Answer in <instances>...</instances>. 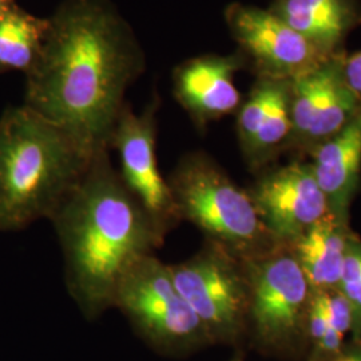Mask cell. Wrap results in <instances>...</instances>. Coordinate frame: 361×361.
Listing matches in <instances>:
<instances>
[{"mask_svg": "<svg viewBox=\"0 0 361 361\" xmlns=\"http://www.w3.org/2000/svg\"><path fill=\"white\" fill-rule=\"evenodd\" d=\"M344 78L349 89L361 104V50L350 56H345Z\"/></svg>", "mask_w": 361, "mask_h": 361, "instance_id": "obj_19", "label": "cell"}, {"mask_svg": "<svg viewBox=\"0 0 361 361\" xmlns=\"http://www.w3.org/2000/svg\"><path fill=\"white\" fill-rule=\"evenodd\" d=\"M245 66V58L237 51L200 55L173 70V95L198 129L237 113L243 97L234 77Z\"/></svg>", "mask_w": 361, "mask_h": 361, "instance_id": "obj_12", "label": "cell"}, {"mask_svg": "<svg viewBox=\"0 0 361 361\" xmlns=\"http://www.w3.org/2000/svg\"><path fill=\"white\" fill-rule=\"evenodd\" d=\"M290 80L257 77L237 110V135L250 168L262 166L290 141Z\"/></svg>", "mask_w": 361, "mask_h": 361, "instance_id": "obj_13", "label": "cell"}, {"mask_svg": "<svg viewBox=\"0 0 361 361\" xmlns=\"http://www.w3.org/2000/svg\"><path fill=\"white\" fill-rule=\"evenodd\" d=\"M310 164L336 219L347 222L361 174V107L334 137L317 145Z\"/></svg>", "mask_w": 361, "mask_h": 361, "instance_id": "obj_14", "label": "cell"}, {"mask_svg": "<svg viewBox=\"0 0 361 361\" xmlns=\"http://www.w3.org/2000/svg\"><path fill=\"white\" fill-rule=\"evenodd\" d=\"M249 194L276 243L293 244L314 224L331 214L310 164H292L265 173Z\"/></svg>", "mask_w": 361, "mask_h": 361, "instance_id": "obj_11", "label": "cell"}, {"mask_svg": "<svg viewBox=\"0 0 361 361\" xmlns=\"http://www.w3.org/2000/svg\"><path fill=\"white\" fill-rule=\"evenodd\" d=\"M334 361H361V348L356 350H350L345 355H341L336 357Z\"/></svg>", "mask_w": 361, "mask_h": 361, "instance_id": "obj_20", "label": "cell"}, {"mask_svg": "<svg viewBox=\"0 0 361 361\" xmlns=\"http://www.w3.org/2000/svg\"><path fill=\"white\" fill-rule=\"evenodd\" d=\"M142 336L164 355H185L212 344L207 329L174 284L169 264L155 255L140 258L119 281L113 301Z\"/></svg>", "mask_w": 361, "mask_h": 361, "instance_id": "obj_5", "label": "cell"}, {"mask_svg": "<svg viewBox=\"0 0 361 361\" xmlns=\"http://www.w3.org/2000/svg\"><path fill=\"white\" fill-rule=\"evenodd\" d=\"M249 280V317L264 347H279L296 338L308 322L312 288L293 253L271 249L245 261Z\"/></svg>", "mask_w": 361, "mask_h": 361, "instance_id": "obj_7", "label": "cell"}, {"mask_svg": "<svg viewBox=\"0 0 361 361\" xmlns=\"http://www.w3.org/2000/svg\"><path fill=\"white\" fill-rule=\"evenodd\" d=\"M51 221L65 257L68 293L90 320L113 308L125 273L165 244L123 185L110 150L94 155Z\"/></svg>", "mask_w": 361, "mask_h": 361, "instance_id": "obj_2", "label": "cell"}, {"mask_svg": "<svg viewBox=\"0 0 361 361\" xmlns=\"http://www.w3.org/2000/svg\"><path fill=\"white\" fill-rule=\"evenodd\" d=\"M161 106L155 94L141 113L125 104L113 131L109 149L119 159V177L137 200L155 231L166 240L169 233L180 225L168 178L162 176L157 155V113Z\"/></svg>", "mask_w": 361, "mask_h": 361, "instance_id": "obj_8", "label": "cell"}, {"mask_svg": "<svg viewBox=\"0 0 361 361\" xmlns=\"http://www.w3.org/2000/svg\"><path fill=\"white\" fill-rule=\"evenodd\" d=\"M49 18L27 13L15 3L0 8V74L35 65L47 32Z\"/></svg>", "mask_w": 361, "mask_h": 361, "instance_id": "obj_17", "label": "cell"}, {"mask_svg": "<svg viewBox=\"0 0 361 361\" xmlns=\"http://www.w3.org/2000/svg\"><path fill=\"white\" fill-rule=\"evenodd\" d=\"M16 3V0H0V8L3 7H8V6H13Z\"/></svg>", "mask_w": 361, "mask_h": 361, "instance_id": "obj_21", "label": "cell"}, {"mask_svg": "<svg viewBox=\"0 0 361 361\" xmlns=\"http://www.w3.org/2000/svg\"><path fill=\"white\" fill-rule=\"evenodd\" d=\"M231 361H244V359H243L241 356H235V357H234V359H232V360Z\"/></svg>", "mask_w": 361, "mask_h": 361, "instance_id": "obj_22", "label": "cell"}, {"mask_svg": "<svg viewBox=\"0 0 361 361\" xmlns=\"http://www.w3.org/2000/svg\"><path fill=\"white\" fill-rule=\"evenodd\" d=\"M337 290L347 300L353 316L352 331L361 338V243L352 237L347 246Z\"/></svg>", "mask_w": 361, "mask_h": 361, "instance_id": "obj_18", "label": "cell"}, {"mask_svg": "<svg viewBox=\"0 0 361 361\" xmlns=\"http://www.w3.org/2000/svg\"><path fill=\"white\" fill-rule=\"evenodd\" d=\"M169 269L212 343H237L247 331L249 317L245 261L207 241L198 253Z\"/></svg>", "mask_w": 361, "mask_h": 361, "instance_id": "obj_6", "label": "cell"}, {"mask_svg": "<svg viewBox=\"0 0 361 361\" xmlns=\"http://www.w3.org/2000/svg\"><path fill=\"white\" fill-rule=\"evenodd\" d=\"M145 70L142 46L111 0H62L26 74L25 106L97 154L110 150L126 91Z\"/></svg>", "mask_w": 361, "mask_h": 361, "instance_id": "obj_1", "label": "cell"}, {"mask_svg": "<svg viewBox=\"0 0 361 361\" xmlns=\"http://www.w3.org/2000/svg\"><path fill=\"white\" fill-rule=\"evenodd\" d=\"M225 22L238 44V52L257 77L293 80L331 58L271 8L232 3L225 10Z\"/></svg>", "mask_w": 361, "mask_h": 361, "instance_id": "obj_9", "label": "cell"}, {"mask_svg": "<svg viewBox=\"0 0 361 361\" xmlns=\"http://www.w3.org/2000/svg\"><path fill=\"white\" fill-rule=\"evenodd\" d=\"M340 52L290 80V140L314 149L343 129L361 104L345 82Z\"/></svg>", "mask_w": 361, "mask_h": 361, "instance_id": "obj_10", "label": "cell"}, {"mask_svg": "<svg viewBox=\"0 0 361 361\" xmlns=\"http://www.w3.org/2000/svg\"><path fill=\"white\" fill-rule=\"evenodd\" d=\"M349 240L347 222L329 214L293 243V256L312 290L337 289Z\"/></svg>", "mask_w": 361, "mask_h": 361, "instance_id": "obj_16", "label": "cell"}, {"mask_svg": "<svg viewBox=\"0 0 361 361\" xmlns=\"http://www.w3.org/2000/svg\"><path fill=\"white\" fill-rule=\"evenodd\" d=\"M180 221H189L209 243L243 261L259 257L276 241L264 226L249 192L204 153L182 157L168 177Z\"/></svg>", "mask_w": 361, "mask_h": 361, "instance_id": "obj_4", "label": "cell"}, {"mask_svg": "<svg viewBox=\"0 0 361 361\" xmlns=\"http://www.w3.org/2000/svg\"><path fill=\"white\" fill-rule=\"evenodd\" d=\"M271 10L326 56L340 54L361 23L356 0H274Z\"/></svg>", "mask_w": 361, "mask_h": 361, "instance_id": "obj_15", "label": "cell"}, {"mask_svg": "<svg viewBox=\"0 0 361 361\" xmlns=\"http://www.w3.org/2000/svg\"><path fill=\"white\" fill-rule=\"evenodd\" d=\"M94 155L25 104L8 107L0 116V231L51 219Z\"/></svg>", "mask_w": 361, "mask_h": 361, "instance_id": "obj_3", "label": "cell"}]
</instances>
